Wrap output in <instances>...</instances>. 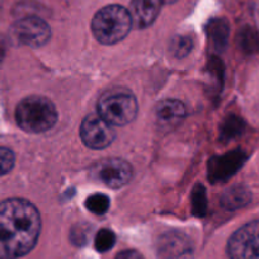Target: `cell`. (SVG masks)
<instances>
[{
    "instance_id": "obj_1",
    "label": "cell",
    "mask_w": 259,
    "mask_h": 259,
    "mask_svg": "<svg viewBox=\"0 0 259 259\" xmlns=\"http://www.w3.org/2000/svg\"><path fill=\"white\" fill-rule=\"evenodd\" d=\"M41 216L31 202L11 198L0 202V259H18L38 240Z\"/></svg>"
},
{
    "instance_id": "obj_11",
    "label": "cell",
    "mask_w": 259,
    "mask_h": 259,
    "mask_svg": "<svg viewBox=\"0 0 259 259\" xmlns=\"http://www.w3.org/2000/svg\"><path fill=\"white\" fill-rule=\"evenodd\" d=\"M163 0H133L130 6V14L133 24L138 28L151 26L161 11Z\"/></svg>"
},
{
    "instance_id": "obj_5",
    "label": "cell",
    "mask_w": 259,
    "mask_h": 259,
    "mask_svg": "<svg viewBox=\"0 0 259 259\" xmlns=\"http://www.w3.org/2000/svg\"><path fill=\"white\" fill-rule=\"evenodd\" d=\"M226 250L230 259H258L259 220L251 221L236 230L229 239Z\"/></svg>"
},
{
    "instance_id": "obj_18",
    "label": "cell",
    "mask_w": 259,
    "mask_h": 259,
    "mask_svg": "<svg viewBox=\"0 0 259 259\" xmlns=\"http://www.w3.org/2000/svg\"><path fill=\"white\" fill-rule=\"evenodd\" d=\"M14 154L11 149L0 148V177L9 173L14 166Z\"/></svg>"
},
{
    "instance_id": "obj_2",
    "label": "cell",
    "mask_w": 259,
    "mask_h": 259,
    "mask_svg": "<svg viewBox=\"0 0 259 259\" xmlns=\"http://www.w3.org/2000/svg\"><path fill=\"white\" fill-rule=\"evenodd\" d=\"M133 27L131 14L124 7L107 6L97 12L92 21V31L97 41L103 45H114L122 41Z\"/></svg>"
},
{
    "instance_id": "obj_16",
    "label": "cell",
    "mask_w": 259,
    "mask_h": 259,
    "mask_svg": "<svg viewBox=\"0 0 259 259\" xmlns=\"http://www.w3.org/2000/svg\"><path fill=\"white\" fill-rule=\"evenodd\" d=\"M114 244H116V235L112 230L102 229L96 235L94 246H96L97 251H99V253H106L109 249L113 248Z\"/></svg>"
},
{
    "instance_id": "obj_9",
    "label": "cell",
    "mask_w": 259,
    "mask_h": 259,
    "mask_svg": "<svg viewBox=\"0 0 259 259\" xmlns=\"http://www.w3.org/2000/svg\"><path fill=\"white\" fill-rule=\"evenodd\" d=\"M245 159V154L240 150L211 159L208 164V176L212 181H225L243 166Z\"/></svg>"
},
{
    "instance_id": "obj_10",
    "label": "cell",
    "mask_w": 259,
    "mask_h": 259,
    "mask_svg": "<svg viewBox=\"0 0 259 259\" xmlns=\"http://www.w3.org/2000/svg\"><path fill=\"white\" fill-rule=\"evenodd\" d=\"M159 256L161 259H191V243L182 234L164 235L159 241Z\"/></svg>"
},
{
    "instance_id": "obj_19",
    "label": "cell",
    "mask_w": 259,
    "mask_h": 259,
    "mask_svg": "<svg viewBox=\"0 0 259 259\" xmlns=\"http://www.w3.org/2000/svg\"><path fill=\"white\" fill-rule=\"evenodd\" d=\"M192 44L188 38L186 37H179L176 41V45H174V51L178 56H183V55L188 54L189 50H191Z\"/></svg>"
},
{
    "instance_id": "obj_8",
    "label": "cell",
    "mask_w": 259,
    "mask_h": 259,
    "mask_svg": "<svg viewBox=\"0 0 259 259\" xmlns=\"http://www.w3.org/2000/svg\"><path fill=\"white\" fill-rule=\"evenodd\" d=\"M99 181L111 188L123 187L133 178V166L122 159H107L94 169Z\"/></svg>"
},
{
    "instance_id": "obj_6",
    "label": "cell",
    "mask_w": 259,
    "mask_h": 259,
    "mask_svg": "<svg viewBox=\"0 0 259 259\" xmlns=\"http://www.w3.org/2000/svg\"><path fill=\"white\" fill-rule=\"evenodd\" d=\"M80 136L88 148L101 150L111 145L114 140V128L99 114H89L81 122Z\"/></svg>"
},
{
    "instance_id": "obj_20",
    "label": "cell",
    "mask_w": 259,
    "mask_h": 259,
    "mask_svg": "<svg viewBox=\"0 0 259 259\" xmlns=\"http://www.w3.org/2000/svg\"><path fill=\"white\" fill-rule=\"evenodd\" d=\"M228 123L229 126L225 127L224 133H229L231 136H233L235 133H239V131L241 130V122L239 121V118L231 119V121H229Z\"/></svg>"
},
{
    "instance_id": "obj_7",
    "label": "cell",
    "mask_w": 259,
    "mask_h": 259,
    "mask_svg": "<svg viewBox=\"0 0 259 259\" xmlns=\"http://www.w3.org/2000/svg\"><path fill=\"white\" fill-rule=\"evenodd\" d=\"M12 36L18 44L39 47L47 44L51 36V29L44 19L37 17H27L19 19L13 24Z\"/></svg>"
},
{
    "instance_id": "obj_14",
    "label": "cell",
    "mask_w": 259,
    "mask_h": 259,
    "mask_svg": "<svg viewBox=\"0 0 259 259\" xmlns=\"http://www.w3.org/2000/svg\"><path fill=\"white\" fill-rule=\"evenodd\" d=\"M208 32L212 38V41L218 45L219 47H223L228 41V23L224 19H215V21L210 22V27H208Z\"/></svg>"
},
{
    "instance_id": "obj_4",
    "label": "cell",
    "mask_w": 259,
    "mask_h": 259,
    "mask_svg": "<svg viewBox=\"0 0 259 259\" xmlns=\"http://www.w3.org/2000/svg\"><path fill=\"white\" fill-rule=\"evenodd\" d=\"M98 114L112 126H124L135 119L138 101L128 89H108L98 101Z\"/></svg>"
},
{
    "instance_id": "obj_15",
    "label": "cell",
    "mask_w": 259,
    "mask_h": 259,
    "mask_svg": "<svg viewBox=\"0 0 259 259\" xmlns=\"http://www.w3.org/2000/svg\"><path fill=\"white\" fill-rule=\"evenodd\" d=\"M109 203V198L103 193L92 194L85 201L87 208L96 215H104L108 211Z\"/></svg>"
},
{
    "instance_id": "obj_12",
    "label": "cell",
    "mask_w": 259,
    "mask_h": 259,
    "mask_svg": "<svg viewBox=\"0 0 259 259\" xmlns=\"http://www.w3.org/2000/svg\"><path fill=\"white\" fill-rule=\"evenodd\" d=\"M155 114L156 121L160 124V127L171 128L183 119L184 114H186V108H184L183 103L177 99H165L158 104Z\"/></svg>"
},
{
    "instance_id": "obj_3",
    "label": "cell",
    "mask_w": 259,
    "mask_h": 259,
    "mask_svg": "<svg viewBox=\"0 0 259 259\" xmlns=\"http://www.w3.org/2000/svg\"><path fill=\"white\" fill-rule=\"evenodd\" d=\"M16 119L26 133L41 134L55 126L57 111L54 103L45 97H28L17 106Z\"/></svg>"
},
{
    "instance_id": "obj_22",
    "label": "cell",
    "mask_w": 259,
    "mask_h": 259,
    "mask_svg": "<svg viewBox=\"0 0 259 259\" xmlns=\"http://www.w3.org/2000/svg\"><path fill=\"white\" fill-rule=\"evenodd\" d=\"M4 55H6V39L0 36V62L4 59Z\"/></svg>"
},
{
    "instance_id": "obj_21",
    "label": "cell",
    "mask_w": 259,
    "mask_h": 259,
    "mask_svg": "<svg viewBox=\"0 0 259 259\" xmlns=\"http://www.w3.org/2000/svg\"><path fill=\"white\" fill-rule=\"evenodd\" d=\"M116 259H143V255L136 250H123L117 254Z\"/></svg>"
},
{
    "instance_id": "obj_17",
    "label": "cell",
    "mask_w": 259,
    "mask_h": 259,
    "mask_svg": "<svg viewBox=\"0 0 259 259\" xmlns=\"http://www.w3.org/2000/svg\"><path fill=\"white\" fill-rule=\"evenodd\" d=\"M192 210L197 216H203L207 210V198L203 186H197L192 194Z\"/></svg>"
},
{
    "instance_id": "obj_13",
    "label": "cell",
    "mask_w": 259,
    "mask_h": 259,
    "mask_svg": "<svg viewBox=\"0 0 259 259\" xmlns=\"http://www.w3.org/2000/svg\"><path fill=\"white\" fill-rule=\"evenodd\" d=\"M250 198V192L246 188L240 186L233 187L224 194L223 205L228 210H235V208H240L249 203Z\"/></svg>"
},
{
    "instance_id": "obj_23",
    "label": "cell",
    "mask_w": 259,
    "mask_h": 259,
    "mask_svg": "<svg viewBox=\"0 0 259 259\" xmlns=\"http://www.w3.org/2000/svg\"><path fill=\"white\" fill-rule=\"evenodd\" d=\"M177 0H163V3H168V4H171V3H176Z\"/></svg>"
}]
</instances>
